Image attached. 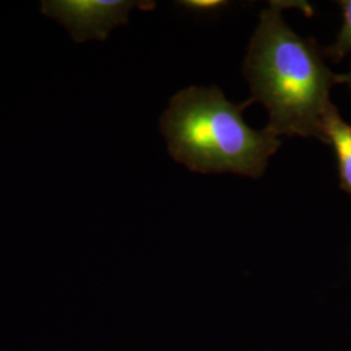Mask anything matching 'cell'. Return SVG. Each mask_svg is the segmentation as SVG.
Masks as SVG:
<instances>
[{"label":"cell","mask_w":351,"mask_h":351,"mask_svg":"<svg viewBox=\"0 0 351 351\" xmlns=\"http://www.w3.org/2000/svg\"><path fill=\"white\" fill-rule=\"evenodd\" d=\"M180 4L195 12H208V11L219 10L220 7H224L226 3L219 1V0H188V1H180Z\"/></svg>","instance_id":"6"},{"label":"cell","mask_w":351,"mask_h":351,"mask_svg":"<svg viewBox=\"0 0 351 351\" xmlns=\"http://www.w3.org/2000/svg\"><path fill=\"white\" fill-rule=\"evenodd\" d=\"M152 1L133 0H42L40 12L65 26L75 43L106 40L113 27L128 24L133 8L152 10Z\"/></svg>","instance_id":"3"},{"label":"cell","mask_w":351,"mask_h":351,"mask_svg":"<svg viewBox=\"0 0 351 351\" xmlns=\"http://www.w3.org/2000/svg\"><path fill=\"white\" fill-rule=\"evenodd\" d=\"M233 104L217 88H189L171 98L160 130L176 162L199 173L261 177L281 142L242 117L250 104Z\"/></svg>","instance_id":"2"},{"label":"cell","mask_w":351,"mask_h":351,"mask_svg":"<svg viewBox=\"0 0 351 351\" xmlns=\"http://www.w3.org/2000/svg\"><path fill=\"white\" fill-rule=\"evenodd\" d=\"M297 3L272 1L261 14L245 62L251 101L269 113L267 130L278 136H300L326 142L324 121L333 104L332 86L339 75L326 66L314 39L294 33L282 10Z\"/></svg>","instance_id":"1"},{"label":"cell","mask_w":351,"mask_h":351,"mask_svg":"<svg viewBox=\"0 0 351 351\" xmlns=\"http://www.w3.org/2000/svg\"><path fill=\"white\" fill-rule=\"evenodd\" d=\"M343 16V24L341 27L336 43L328 50L332 59L339 60L342 56L351 52V0L339 1Z\"/></svg>","instance_id":"5"},{"label":"cell","mask_w":351,"mask_h":351,"mask_svg":"<svg viewBox=\"0 0 351 351\" xmlns=\"http://www.w3.org/2000/svg\"><path fill=\"white\" fill-rule=\"evenodd\" d=\"M324 133L326 143L336 152L341 188L351 195V125L342 120L335 106L326 114Z\"/></svg>","instance_id":"4"},{"label":"cell","mask_w":351,"mask_h":351,"mask_svg":"<svg viewBox=\"0 0 351 351\" xmlns=\"http://www.w3.org/2000/svg\"><path fill=\"white\" fill-rule=\"evenodd\" d=\"M337 82H341V84H346L349 88L351 90V71L348 73V75H339L337 77Z\"/></svg>","instance_id":"7"}]
</instances>
